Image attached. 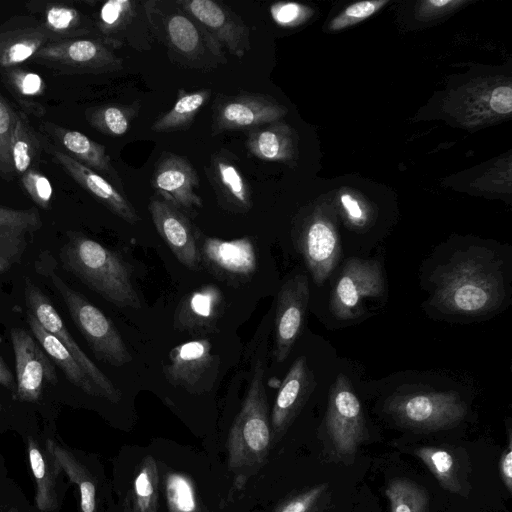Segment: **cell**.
<instances>
[{
    "label": "cell",
    "instance_id": "cell-1",
    "mask_svg": "<svg viewBox=\"0 0 512 512\" xmlns=\"http://www.w3.org/2000/svg\"><path fill=\"white\" fill-rule=\"evenodd\" d=\"M431 304L449 314L476 316L497 309L505 296L504 278L491 251L469 247L455 253L432 275Z\"/></svg>",
    "mask_w": 512,
    "mask_h": 512
},
{
    "label": "cell",
    "instance_id": "cell-2",
    "mask_svg": "<svg viewBox=\"0 0 512 512\" xmlns=\"http://www.w3.org/2000/svg\"><path fill=\"white\" fill-rule=\"evenodd\" d=\"M272 445L264 360L258 357L248 391L227 438L228 467L235 490H242L265 465Z\"/></svg>",
    "mask_w": 512,
    "mask_h": 512
},
{
    "label": "cell",
    "instance_id": "cell-3",
    "mask_svg": "<svg viewBox=\"0 0 512 512\" xmlns=\"http://www.w3.org/2000/svg\"><path fill=\"white\" fill-rule=\"evenodd\" d=\"M64 268L119 308L139 309L132 269L115 251L79 232H68L59 253Z\"/></svg>",
    "mask_w": 512,
    "mask_h": 512
},
{
    "label": "cell",
    "instance_id": "cell-4",
    "mask_svg": "<svg viewBox=\"0 0 512 512\" xmlns=\"http://www.w3.org/2000/svg\"><path fill=\"white\" fill-rule=\"evenodd\" d=\"M153 37L169 51L174 62L184 67L207 70L225 63L223 50L176 1H143Z\"/></svg>",
    "mask_w": 512,
    "mask_h": 512
},
{
    "label": "cell",
    "instance_id": "cell-5",
    "mask_svg": "<svg viewBox=\"0 0 512 512\" xmlns=\"http://www.w3.org/2000/svg\"><path fill=\"white\" fill-rule=\"evenodd\" d=\"M48 276L95 357L116 367L131 362L132 356L111 319L85 296L69 287L53 270L48 272Z\"/></svg>",
    "mask_w": 512,
    "mask_h": 512
},
{
    "label": "cell",
    "instance_id": "cell-6",
    "mask_svg": "<svg viewBox=\"0 0 512 512\" xmlns=\"http://www.w3.org/2000/svg\"><path fill=\"white\" fill-rule=\"evenodd\" d=\"M385 411L400 426L426 433L458 425L467 405L455 391H418L393 395Z\"/></svg>",
    "mask_w": 512,
    "mask_h": 512
},
{
    "label": "cell",
    "instance_id": "cell-7",
    "mask_svg": "<svg viewBox=\"0 0 512 512\" xmlns=\"http://www.w3.org/2000/svg\"><path fill=\"white\" fill-rule=\"evenodd\" d=\"M326 447L336 461L351 463L367 438L361 403L348 378L339 374L331 386L324 418Z\"/></svg>",
    "mask_w": 512,
    "mask_h": 512
},
{
    "label": "cell",
    "instance_id": "cell-8",
    "mask_svg": "<svg viewBox=\"0 0 512 512\" xmlns=\"http://www.w3.org/2000/svg\"><path fill=\"white\" fill-rule=\"evenodd\" d=\"M113 50L101 38H78L49 42L32 59L62 73L102 74L123 68Z\"/></svg>",
    "mask_w": 512,
    "mask_h": 512
},
{
    "label": "cell",
    "instance_id": "cell-9",
    "mask_svg": "<svg viewBox=\"0 0 512 512\" xmlns=\"http://www.w3.org/2000/svg\"><path fill=\"white\" fill-rule=\"evenodd\" d=\"M24 298L27 312L71 352L99 390L101 398L113 403L119 402L121 399L120 391L79 347L49 297L29 278L24 280Z\"/></svg>",
    "mask_w": 512,
    "mask_h": 512
},
{
    "label": "cell",
    "instance_id": "cell-10",
    "mask_svg": "<svg viewBox=\"0 0 512 512\" xmlns=\"http://www.w3.org/2000/svg\"><path fill=\"white\" fill-rule=\"evenodd\" d=\"M385 290L382 268L377 260L350 258L343 266L330 300V311L340 320L356 318L366 298Z\"/></svg>",
    "mask_w": 512,
    "mask_h": 512
},
{
    "label": "cell",
    "instance_id": "cell-11",
    "mask_svg": "<svg viewBox=\"0 0 512 512\" xmlns=\"http://www.w3.org/2000/svg\"><path fill=\"white\" fill-rule=\"evenodd\" d=\"M94 24L98 38L113 49L127 44L145 51L152 46L153 36L143 1L108 0L99 8Z\"/></svg>",
    "mask_w": 512,
    "mask_h": 512
},
{
    "label": "cell",
    "instance_id": "cell-12",
    "mask_svg": "<svg viewBox=\"0 0 512 512\" xmlns=\"http://www.w3.org/2000/svg\"><path fill=\"white\" fill-rule=\"evenodd\" d=\"M286 108L269 95L241 91L235 95L219 94L213 103L212 134L250 130L280 120Z\"/></svg>",
    "mask_w": 512,
    "mask_h": 512
},
{
    "label": "cell",
    "instance_id": "cell-13",
    "mask_svg": "<svg viewBox=\"0 0 512 512\" xmlns=\"http://www.w3.org/2000/svg\"><path fill=\"white\" fill-rule=\"evenodd\" d=\"M196 240L201 265L219 280L239 285L249 281L255 273L257 259L250 237L223 240L203 236L197 229Z\"/></svg>",
    "mask_w": 512,
    "mask_h": 512
},
{
    "label": "cell",
    "instance_id": "cell-14",
    "mask_svg": "<svg viewBox=\"0 0 512 512\" xmlns=\"http://www.w3.org/2000/svg\"><path fill=\"white\" fill-rule=\"evenodd\" d=\"M10 337L15 357L16 389L13 399L37 402L45 383L56 384L55 366L28 331L12 328Z\"/></svg>",
    "mask_w": 512,
    "mask_h": 512
},
{
    "label": "cell",
    "instance_id": "cell-15",
    "mask_svg": "<svg viewBox=\"0 0 512 512\" xmlns=\"http://www.w3.org/2000/svg\"><path fill=\"white\" fill-rule=\"evenodd\" d=\"M175 1L221 49L225 46L238 58H242L250 50L248 26L226 5L213 0Z\"/></svg>",
    "mask_w": 512,
    "mask_h": 512
},
{
    "label": "cell",
    "instance_id": "cell-16",
    "mask_svg": "<svg viewBox=\"0 0 512 512\" xmlns=\"http://www.w3.org/2000/svg\"><path fill=\"white\" fill-rule=\"evenodd\" d=\"M163 366L166 380L191 393L210 389L217 374L218 357L208 339H196L175 346Z\"/></svg>",
    "mask_w": 512,
    "mask_h": 512
},
{
    "label": "cell",
    "instance_id": "cell-17",
    "mask_svg": "<svg viewBox=\"0 0 512 512\" xmlns=\"http://www.w3.org/2000/svg\"><path fill=\"white\" fill-rule=\"evenodd\" d=\"M309 301L307 276L297 274L287 279L277 295L273 356L278 363L290 354L298 339Z\"/></svg>",
    "mask_w": 512,
    "mask_h": 512
},
{
    "label": "cell",
    "instance_id": "cell-18",
    "mask_svg": "<svg viewBox=\"0 0 512 512\" xmlns=\"http://www.w3.org/2000/svg\"><path fill=\"white\" fill-rule=\"evenodd\" d=\"M151 184L158 196L168 200L185 214L194 212L203 205L197 193V171L186 157L163 152L155 164Z\"/></svg>",
    "mask_w": 512,
    "mask_h": 512
},
{
    "label": "cell",
    "instance_id": "cell-19",
    "mask_svg": "<svg viewBox=\"0 0 512 512\" xmlns=\"http://www.w3.org/2000/svg\"><path fill=\"white\" fill-rule=\"evenodd\" d=\"M149 212L153 224L177 260L190 270L201 268L196 232L187 215L168 200L152 197Z\"/></svg>",
    "mask_w": 512,
    "mask_h": 512
},
{
    "label": "cell",
    "instance_id": "cell-20",
    "mask_svg": "<svg viewBox=\"0 0 512 512\" xmlns=\"http://www.w3.org/2000/svg\"><path fill=\"white\" fill-rule=\"evenodd\" d=\"M314 388V376L306 358L291 365L277 393L270 415L272 444L279 442L290 428Z\"/></svg>",
    "mask_w": 512,
    "mask_h": 512
},
{
    "label": "cell",
    "instance_id": "cell-21",
    "mask_svg": "<svg viewBox=\"0 0 512 512\" xmlns=\"http://www.w3.org/2000/svg\"><path fill=\"white\" fill-rule=\"evenodd\" d=\"M205 172L222 209L235 214L251 210L252 189L229 151L213 153Z\"/></svg>",
    "mask_w": 512,
    "mask_h": 512
},
{
    "label": "cell",
    "instance_id": "cell-22",
    "mask_svg": "<svg viewBox=\"0 0 512 512\" xmlns=\"http://www.w3.org/2000/svg\"><path fill=\"white\" fill-rule=\"evenodd\" d=\"M299 250L316 284L321 285L332 273L340 256V244L332 223L317 216L302 229Z\"/></svg>",
    "mask_w": 512,
    "mask_h": 512
},
{
    "label": "cell",
    "instance_id": "cell-23",
    "mask_svg": "<svg viewBox=\"0 0 512 512\" xmlns=\"http://www.w3.org/2000/svg\"><path fill=\"white\" fill-rule=\"evenodd\" d=\"M224 304L219 287L202 285L181 299L174 313V327L191 335L211 333L223 315Z\"/></svg>",
    "mask_w": 512,
    "mask_h": 512
},
{
    "label": "cell",
    "instance_id": "cell-24",
    "mask_svg": "<svg viewBox=\"0 0 512 512\" xmlns=\"http://www.w3.org/2000/svg\"><path fill=\"white\" fill-rule=\"evenodd\" d=\"M53 159L87 192L96 198L113 214L134 225L139 220L134 206L110 182L99 173L77 162L64 151L51 149Z\"/></svg>",
    "mask_w": 512,
    "mask_h": 512
},
{
    "label": "cell",
    "instance_id": "cell-25",
    "mask_svg": "<svg viewBox=\"0 0 512 512\" xmlns=\"http://www.w3.org/2000/svg\"><path fill=\"white\" fill-rule=\"evenodd\" d=\"M51 42L84 38L96 33L94 20L62 2L33 1L27 4Z\"/></svg>",
    "mask_w": 512,
    "mask_h": 512
},
{
    "label": "cell",
    "instance_id": "cell-26",
    "mask_svg": "<svg viewBox=\"0 0 512 512\" xmlns=\"http://www.w3.org/2000/svg\"><path fill=\"white\" fill-rule=\"evenodd\" d=\"M48 35L35 18H23L0 26V67L15 68L47 43Z\"/></svg>",
    "mask_w": 512,
    "mask_h": 512
},
{
    "label": "cell",
    "instance_id": "cell-27",
    "mask_svg": "<svg viewBox=\"0 0 512 512\" xmlns=\"http://www.w3.org/2000/svg\"><path fill=\"white\" fill-rule=\"evenodd\" d=\"M414 453L446 491L467 497L470 491L464 463L454 448L419 446Z\"/></svg>",
    "mask_w": 512,
    "mask_h": 512
},
{
    "label": "cell",
    "instance_id": "cell-28",
    "mask_svg": "<svg viewBox=\"0 0 512 512\" xmlns=\"http://www.w3.org/2000/svg\"><path fill=\"white\" fill-rule=\"evenodd\" d=\"M43 129L64 147L68 156L97 173H103L115 181L118 180L110 156L103 145L81 132L69 130L53 123H44Z\"/></svg>",
    "mask_w": 512,
    "mask_h": 512
},
{
    "label": "cell",
    "instance_id": "cell-29",
    "mask_svg": "<svg viewBox=\"0 0 512 512\" xmlns=\"http://www.w3.org/2000/svg\"><path fill=\"white\" fill-rule=\"evenodd\" d=\"M27 321L34 338L50 360L62 370L68 381L90 396L101 397L97 387L62 342L46 331L28 312Z\"/></svg>",
    "mask_w": 512,
    "mask_h": 512
},
{
    "label": "cell",
    "instance_id": "cell-30",
    "mask_svg": "<svg viewBox=\"0 0 512 512\" xmlns=\"http://www.w3.org/2000/svg\"><path fill=\"white\" fill-rule=\"evenodd\" d=\"M246 146L262 161H288L293 156L292 131L279 121L267 123L247 131Z\"/></svg>",
    "mask_w": 512,
    "mask_h": 512
},
{
    "label": "cell",
    "instance_id": "cell-31",
    "mask_svg": "<svg viewBox=\"0 0 512 512\" xmlns=\"http://www.w3.org/2000/svg\"><path fill=\"white\" fill-rule=\"evenodd\" d=\"M46 450L70 481L77 485L81 512H96V484L87 468L68 449L52 439L46 441Z\"/></svg>",
    "mask_w": 512,
    "mask_h": 512
},
{
    "label": "cell",
    "instance_id": "cell-32",
    "mask_svg": "<svg viewBox=\"0 0 512 512\" xmlns=\"http://www.w3.org/2000/svg\"><path fill=\"white\" fill-rule=\"evenodd\" d=\"M160 475L157 461L145 456L127 494L125 512H157Z\"/></svg>",
    "mask_w": 512,
    "mask_h": 512
},
{
    "label": "cell",
    "instance_id": "cell-33",
    "mask_svg": "<svg viewBox=\"0 0 512 512\" xmlns=\"http://www.w3.org/2000/svg\"><path fill=\"white\" fill-rule=\"evenodd\" d=\"M210 96V89H199L191 92L179 89L173 107L154 121L151 130L154 132H174L188 129Z\"/></svg>",
    "mask_w": 512,
    "mask_h": 512
},
{
    "label": "cell",
    "instance_id": "cell-34",
    "mask_svg": "<svg viewBox=\"0 0 512 512\" xmlns=\"http://www.w3.org/2000/svg\"><path fill=\"white\" fill-rule=\"evenodd\" d=\"M10 150L14 172L20 176L33 169L41 156V142L27 116L21 111H15L14 114Z\"/></svg>",
    "mask_w": 512,
    "mask_h": 512
},
{
    "label": "cell",
    "instance_id": "cell-35",
    "mask_svg": "<svg viewBox=\"0 0 512 512\" xmlns=\"http://www.w3.org/2000/svg\"><path fill=\"white\" fill-rule=\"evenodd\" d=\"M27 444L30 468L36 483L37 508L44 512L52 511L57 506L55 479L58 473L56 468L59 467L55 461L50 463L34 439L29 438Z\"/></svg>",
    "mask_w": 512,
    "mask_h": 512
},
{
    "label": "cell",
    "instance_id": "cell-36",
    "mask_svg": "<svg viewBox=\"0 0 512 512\" xmlns=\"http://www.w3.org/2000/svg\"><path fill=\"white\" fill-rule=\"evenodd\" d=\"M140 108L138 101L130 104H107L88 108L85 117L102 134L119 137L127 133Z\"/></svg>",
    "mask_w": 512,
    "mask_h": 512
},
{
    "label": "cell",
    "instance_id": "cell-37",
    "mask_svg": "<svg viewBox=\"0 0 512 512\" xmlns=\"http://www.w3.org/2000/svg\"><path fill=\"white\" fill-rule=\"evenodd\" d=\"M385 495L390 512H428L427 490L409 478L391 479L386 486Z\"/></svg>",
    "mask_w": 512,
    "mask_h": 512
},
{
    "label": "cell",
    "instance_id": "cell-38",
    "mask_svg": "<svg viewBox=\"0 0 512 512\" xmlns=\"http://www.w3.org/2000/svg\"><path fill=\"white\" fill-rule=\"evenodd\" d=\"M39 228L26 223L0 222V274L21 260L30 235Z\"/></svg>",
    "mask_w": 512,
    "mask_h": 512
},
{
    "label": "cell",
    "instance_id": "cell-39",
    "mask_svg": "<svg viewBox=\"0 0 512 512\" xmlns=\"http://www.w3.org/2000/svg\"><path fill=\"white\" fill-rule=\"evenodd\" d=\"M168 512L202 511L194 482L184 473L169 471L163 478Z\"/></svg>",
    "mask_w": 512,
    "mask_h": 512
},
{
    "label": "cell",
    "instance_id": "cell-40",
    "mask_svg": "<svg viewBox=\"0 0 512 512\" xmlns=\"http://www.w3.org/2000/svg\"><path fill=\"white\" fill-rule=\"evenodd\" d=\"M329 498L330 485L319 483L289 495L272 512H321Z\"/></svg>",
    "mask_w": 512,
    "mask_h": 512
},
{
    "label": "cell",
    "instance_id": "cell-41",
    "mask_svg": "<svg viewBox=\"0 0 512 512\" xmlns=\"http://www.w3.org/2000/svg\"><path fill=\"white\" fill-rule=\"evenodd\" d=\"M3 78L8 86L15 92L18 100L28 103L27 99L40 97L45 91L43 78L33 71L20 68L5 69Z\"/></svg>",
    "mask_w": 512,
    "mask_h": 512
},
{
    "label": "cell",
    "instance_id": "cell-42",
    "mask_svg": "<svg viewBox=\"0 0 512 512\" xmlns=\"http://www.w3.org/2000/svg\"><path fill=\"white\" fill-rule=\"evenodd\" d=\"M14 114L15 110L0 93V176L6 180H10L15 174L10 150Z\"/></svg>",
    "mask_w": 512,
    "mask_h": 512
},
{
    "label": "cell",
    "instance_id": "cell-43",
    "mask_svg": "<svg viewBox=\"0 0 512 512\" xmlns=\"http://www.w3.org/2000/svg\"><path fill=\"white\" fill-rule=\"evenodd\" d=\"M21 183L27 194L39 207L50 208L53 190L45 175L34 168L29 169L21 175Z\"/></svg>",
    "mask_w": 512,
    "mask_h": 512
},
{
    "label": "cell",
    "instance_id": "cell-44",
    "mask_svg": "<svg viewBox=\"0 0 512 512\" xmlns=\"http://www.w3.org/2000/svg\"><path fill=\"white\" fill-rule=\"evenodd\" d=\"M386 3V0L361 1L354 3L336 16L330 22L329 28L336 31L354 25L371 16Z\"/></svg>",
    "mask_w": 512,
    "mask_h": 512
},
{
    "label": "cell",
    "instance_id": "cell-45",
    "mask_svg": "<svg viewBox=\"0 0 512 512\" xmlns=\"http://www.w3.org/2000/svg\"><path fill=\"white\" fill-rule=\"evenodd\" d=\"M270 14L277 25L291 27L305 19L307 8L295 2H277L270 7Z\"/></svg>",
    "mask_w": 512,
    "mask_h": 512
},
{
    "label": "cell",
    "instance_id": "cell-46",
    "mask_svg": "<svg viewBox=\"0 0 512 512\" xmlns=\"http://www.w3.org/2000/svg\"><path fill=\"white\" fill-rule=\"evenodd\" d=\"M499 475L504 487L512 493V431L507 429V444L501 452L499 459Z\"/></svg>",
    "mask_w": 512,
    "mask_h": 512
},
{
    "label": "cell",
    "instance_id": "cell-47",
    "mask_svg": "<svg viewBox=\"0 0 512 512\" xmlns=\"http://www.w3.org/2000/svg\"><path fill=\"white\" fill-rule=\"evenodd\" d=\"M0 222H19L41 227L42 222L36 210H16L0 207Z\"/></svg>",
    "mask_w": 512,
    "mask_h": 512
},
{
    "label": "cell",
    "instance_id": "cell-48",
    "mask_svg": "<svg viewBox=\"0 0 512 512\" xmlns=\"http://www.w3.org/2000/svg\"><path fill=\"white\" fill-rule=\"evenodd\" d=\"M489 104L492 110L499 114H508L512 111V89L510 86L496 87L490 96Z\"/></svg>",
    "mask_w": 512,
    "mask_h": 512
},
{
    "label": "cell",
    "instance_id": "cell-49",
    "mask_svg": "<svg viewBox=\"0 0 512 512\" xmlns=\"http://www.w3.org/2000/svg\"><path fill=\"white\" fill-rule=\"evenodd\" d=\"M340 199L351 221L360 223L364 215L358 201L349 194H342Z\"/></svg>",
    "mask_w": 512,
    "mask_h": 512
},
{
    "label": "cell",
    "instance_id": "cell-50",
    "mask_svg": "<svg viewBox=\"0 0 512 512\" xmlns=\"http://www.w3.org/2000/svg\"><path fill=\"white\" fill-rule=\"evenodd\" d=\"M0 385L13 393L16 389V381L11 370L0 355Z\"/></svg>",
    "mask_w": 512,
    "mask_h": 512
},
{
    "label": "cell",
    "instance_id": "cell-51",
    "mask_svg": "<svg viewBox=\"0 0 512 512\" xmlns=\"http://www.w3.org/2000/svg\"><path fill=\"white\" fill-rule=\"evenodd\" d=\"M430 5L435 6L436 8L443 7L450 4H455L454 1L450 0H432L428 2Z\"/></svg>",
    "mask_w": 512,
    "mask_h": 512
},
{
    "label": "cell",
    "instance_id": "cell-52",
    "mask_svg": "<svg viewBox=\"0 0 512 512\" xmlns=\"http://www.w3.org/2000/svg\"><path fill=\"white\" fill-rule=\"evenodd\" d=\"M0 412H1V406H0Z\"/></svg>",
    "mask_w": 512,
    "mask_h": 512
},
{
    "label": "cell",
    "instance_id": "cell-53",
    "mask_svg": "<svg viewBox=\"0 0 512 512\" xmlns=\"http://www.w3.org/2000/svg\"><path fill=\"white\" fill-rule=\"evenodd\" d=\"M200 512H204V511L202 510V511H200Z\"/></svg>",
    "mask_w": 512,
    "mask_h": 512
}]
</instances>
